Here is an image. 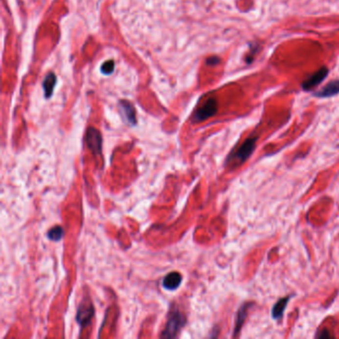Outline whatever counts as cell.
Wrapping results in <instances>:
<instances>
[{
    "label": "cell",
    "instance_id": "cell-1",
    "mask_svg": "<svg viewBox=\"0 0 339 339\" xmlns=\"http://www.w3.org/2000/svg\"><path fill=\"white\" fill-rule=\"evenodd\" d=\"M185 323H186V317H185V316L180 313L177 308H172L168 314L167 322L160 336L163 338L176 337Z\"/></svg>",
    "mask_w": 339,
    "mask_h": 339
},
{
    "label": "cell",
    "instance_id": "cell-2",
    "mask_svg": "<svg viewBox=\"0 0 339 339\" xmlns=\"http://www.w3.org/2000/svg\"><path fill=\"white\" fill-rule=\"evenodd\" d=\"M257 137H250L247 139L234 153L230 154L227 163H236L237 165L243 164L252 156L256 147Z\"/></svg>",
    "mask_w": 339,
    "mask_h": 339
},
{
    "label": "cell",
    "instance_id": "cell-3",
    "mask_svg": "<svg viewBox=\"0 0 339 339\" xmlns=\"http://www.w3.org/2000/svg\"><path fill=\"white\" fill-rule=\"evenodd\" d=\"M95 315V308L90 299H84L77 312L76 319L81 328H85L90 323V320Z\"/></svg>",
    "mask_w": 339,
    "mask_h": 339
},
{
    "label": "cell",
    "instance_id": "cell-4",
    "mask_svg": "<svg viewBox=\"0 0 339 339\" xmlns=\"http://www.w3.org/2000/svg\"><path fill=\"white\" fill-rule=\"evenodd\" d=\"M86 142L88 148L95 154V156H101L103 139L100 132L94 128H89L86 134Z\"/></svg>",
    "mask_w": 339,
    "mask_h": 339
},
{
    "label": "cell",
    "instance_id": "cell-5",
    "mask_svg": "<svg viewBox=\"0 0 339 339\" xmlns=\"http://www.w3.org/2000/svg\"><path fill=\"white\" fill-rule=\"evenodd\" d=\"M218 110V105L215 99H209L207 102L200 107L194 113L193 115V120L198 122V121H203L211 116H213Z\"/></svg>",
    "mask_w": 339,
    "mask_h": 339
},
{
    "label": "cell",
    "instance_id": "cell-6",
    "mask_svg": "<svg viewBox=\"0 0 339 339\" xmlns=\"http://www.w3.org/2000/svg\"><path fill=\"white\" fill-rule=\"evenodd\" d=\"M327 75H328V69L325 67H322L320 70L315 73L310 79H307L302 84L303 90H312L314 87H316L327 77Z\"/></svg>",
    "mask_w": 339,
    "mask_h": 339
},
{
    "label": "cell",
    "instance_id": "cell-7",
    "mask_svg": "<svg viewBox=\"0 0 339 339\" xmlns=\"http://www.w3.org/2000/svg\"><path fill=\"white\" fill-rule=\"evenodd\" d=\"M182 282V275L177 271L169 272L164 276L162 281V286L165 290L175 291Z\"/></svg>",
    "mask_w": 339,
    "mask_h": 339
},
{
    "label": "cell",
    "instance_id": "cell-8",
    "mask_svg": "<svg viewBox=\"0 0 339 339\" xmlns=\"http://www.w3.org/2000/svg\"><path fill=\"white\" fill-rule=\"evenodd\" d=\"M120 109L123 117L129 122L131 126H135L136 123V111L133 105L127 101L120 102Z\"/></svg>",
    "mask_w": 339,
    "mask_h": 339
},
{
    "label": "cell",
    "instance_id": "cell-9",
    "mask_svg": "<svg viewBox=\"0 0 339 339\" xmlns=\"http://www.w3.org/2000/svg\"><path fill=\"white\" fill-rule=\"evenodd\" d=\"M337 94H339V81H333L327 84L321 90L316 92V96L319 98H327Z\"/></svg>",
    "mask_w": 339,
    "mask_h": 339
},
{
    "label": "cell",
    "instance_id": "cell-10",
    "mask_svg": "<svg viewBox=\"0 0 339 339\" xmlns=\"http://www.w3.org/2000/svg\"><path fill=\"white\" fill-rule=\"evenodd\" d=\"M290 301V296L281 298L279 301H276L271 310V316L273 319H280L283 317L284 313L287 308V305Z\"/></svg>",
    "mask_w": 339,
    "mask_h": 339
},
{
    "label": "cell",
    "instance_id": "cell-11",
    "mask_svg": "<svg viewBox=\"0 0 339 339\" xmlns=\"http://www.w3.org/2000/svg\"><path fill=\"white\" fill-rule=\"evenodd\" d=\"M248 308H249V304L248 303H245L243 304L241 307H240V310L239 312L237 313V316H236V324H235V330H234V336L237 335V333L240 331L241 327L243 326L246 318H247V316H248Z\"/></svg>",
    "mask_w": 339,
    "mask_h": 339
},
{
    "label": "cell",
    "instance_id": "cell-12",
    "mask_svg": "<svg viewBox=\"0 0 339 339\" xmlns=\"http://www.w3.org/2000/svg\"><path fill=\"white\" fill-rule=\"evenodd\" d=\"M55 84H56V77L53 73L49 74L45 80H44V83H43V88H44V91H45V97L46 98H50L51 95H52V92H53V90H54V87H55Z\"/></svg>",
    "mask_w": 339,
    "mask_h": 339
},
{
    "label": "cell",
    "instance_id": "cell-13",
    "mask_svg": "<svg viewBox=\"0 0 339 339\" xmlns=\"http://www.w3.org/2000/svg\"><path fill=\"white\" fill-rule=\"evenodd\" d=\"M47 236H48V238H49L51 241L58 242V241H60L62 238H63V236H64V229L62 228L61 226L53 227L52 229L49 230Z\"/></svg>",
    "mask_w": 339,
    "mask_h": 339
},
{
    "label": "cell",
    "instance_id": "cell-14",
    "mask_svg": "<svg viewBox=\"0 0 339 339\" xmlns=\"http://www.w3.org/2000/svg\"><path fill=\"white\" fill-rule=\"evenodd\" d=\"M113 69H114V62H113V60H109V61L106 62V63L103 64L101 70H102V72H103L104 74L109 75V74L113 73Z\"/></svg>",
    "mask_w": 339,
    "mask_h": 339
},
{
    "label": "cell",
    "instance_id": "cell-15",
    "mask_svg": "<svg viewBox=\"0 0 339 339\" xmlns=\"http://www.w3.org/2000/svg\"><path fill=\"white\" fill-rule=\"evenodd\" d=\"M219 62H220V60L217 57H211L206 61V63L208 65H216V64H218Z\"/></svg>",
    "mask_w": 339,
    "mask_h": 339
},
{
    "label": "cell",
    "instance_id": "cell-16",
    "mask_svg": "<svg viewBox=\"0 0 339 339\" xmlns=\"http://www.w3.org/2000/svg\"><path fill=\"white\" fill-rule=\"evenodd\" d=\"M317 337L318 338H324V337H330V334L328 333H320V334H317Z\"/></svg>",
    "mask_w": 339,
    "mask_h": 339
}]
</instances>
